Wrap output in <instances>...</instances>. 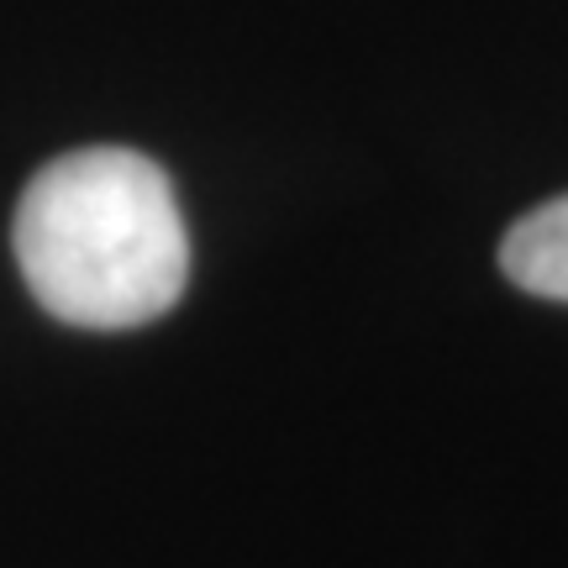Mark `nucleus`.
<instances>
[{
  "label": "nucleus",
  "instance_id": "nucleus-1",
  "mask_svg": "<svg viewBox=\"0 0 568 568\" xmlns=\"http://www.w3.org/2000/svg\"><path fill=\"white\" fill-rule=\"evenodd\" d=\"M17 264L69 326H142L180 301L190 237L174 184L132 148L63 153L17 205Z\"/></svg>",
  "mask_w": 568,
  "mask_h": 568
},
{
  "label": "nucleus",
  "instance_id": "nucleus-2",
  "mask_svg": "<svg viewBox=\"0 0 568 568\" xmlns=\"http://www.w3.org/2000/svg\"><path fill=\"white\" fill-rule=\"evenodd\" d=\"M500 268L542 301H568V195L537 205L506 232Z\"/></svg>",
  "mask_w": 568,
  "mask_h": 568
}]
</instances>
